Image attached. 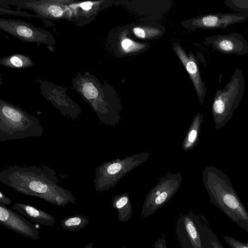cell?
<instances>
[{
	"label": "cell",
	"mask_w": 248,
	"mask_h": 248,
	"mask_svg": "<svg viewBox=\"0 0 248 248\" xmlns=\"http://www.w3.org/2000/svg\"><path fill=\"white\" fill-rule=\"evenodd\" d=\"M0 181L21 194L56 205L76 203L74 196L61 186L56 172L47 166L10 165L0 171Z\"/></svg>",
	"instance_id": "obj_1"
},
{
	"label": "cell",
	"mask_w": 248,
	"mask_h": 248,
	"mask_svg": "<svg viewBox=\"0 0 248 248\" xmlns=\"http://www.w3.org/2000/svg\"><path fill=\"white\" fill-rule=\"evenodd\" d=\"M204 176L211 202L248 232V212L228 176L216 167L207 168Z\"/></svg>",
	"instance_id": "obj_2"
},
{
	"label": "cell",
	"mask_w": 248,
	"mask_h": 248,
	"mask_svg": "<svg viewBox=\"0 0 248 248\" xmlns=\"http://www.w3.org/2000/svg\"><path fill=\"white\" fill-rule=\"evenodd\" d=\"M40 120L18 106L0 100V141L41 136Z\"/></svg>",
	"instance_id": "obj_3"
},
{
	"label": "cell",
	"mask_w": 248,
	"mask_h": 248,
	"mask_svg": "<svg viewBox=\"0 0 248 248\" xmlns=\"http://www.w3.org/2000/svg\"><path fill=\"white\" fill-rule=\"evenodd\" d=\"M245 91V79L241 69H235L231 80L222 89L217 91L212 107L215 129L224 126L237 108Z\"/></svg>",
	"instance_id": "obj_4"
},
{
	"label": "cell",
	"mask_w": 248,
	"mask_h": 248,
	"mask_svg": "<svg viewBox=\"0 0 248 248\" xmlns=\"http://www.w3.org/2000/svg\"><path fill=\"white\" fill-rule=\"evenodd\" d=\"M73 87L92 107L101 121L107 111V102L102 85L97 79L89 72H78L72 78Z\"/></svg>",
	"instance_id": "obj_5"
},
{
	"label": "cell",
	"mask_w": 248,
	"mask_h": 248,
	"mask_svg": "<svg viewBox=\"0 0 248 248\" xmlns=\"http://www.w3.org/2000/svg\"><path fill=\"white\" fill-rule=\"evenodd\" d=\"M0 29L24 42L45 44L51 46L56 44L50 32L21 20L0 19Z\"/></svg>",
	"instance_id": "obj_6"
},
{
	"label": "cell",
	"mask_w": 248,
	"mask_h": 248,
	"mask_svg": "<svg viewBox=\"0 0 248 248\" xmlns=\"http://www.w3.org/2000/svg\"><path fill=\"white\" fill-rule=\"evenodd\" d=\"M73 0H41L5 1L11 4L33 11L36 17L50 20L66 19L70 21L72 10L69 4Z\"/></svg>",
	"instance_id": "obj_7"
},
{
	"label": "cell",
	"mask_w": 248,
	"mask_h": 248,
	"mask_svg": "<svg viewBox=\"0 0 248 248\" xmlns=\"http://www.w3.org/2000/svg\"><path fill=\"white\" fill-rule=\"evenodd\" d=\"M40 89L44 97L59 110L62 116L73 120L78 118L81 113V108L67 94V88L44 81L41 82Z\"/></svg>",
	"instance_id": "obj_8"
},
{
	"label": "cell",
	"mask_w": 248,
	"mask_h": 248,
	"mask_svg": "<svg viewBox=\"0 0 248 248\" xmlns=\"http://www.w3.org/2000/svg\"><path fill=\"white\" fill-rule=\"evenodd\" d=\"M205 44L223 54L244 55L248 53L247 41L237 33L211 36L206 38Z\"/></svg>",
	"instance_id": "obj_9"
},
{
	"label": "cell",
	"mask_w": 248,
	"mask_h": 248,
	"mask_svg": "<svg viewBox=\"0 0 248 248\" xmlns=\"http://www.w3.org/2000/svg\"><path fill=\"white\" fill-rule=\"evenodd\" d=\"M0 224L34 240L40 238L39 231L31 222L1 204H0Z\"/></svg>",
	"instance_id": "obj_10"
},
{
	"label": "cell",
	"mask_w": 248,
	"mask_h": 248,
	"mask_svg": "<svg viewBox=\"0 0 248 248\" xmlns=\"http://www.w3.org/2000/svg\"><path fill=\"white\" fill-rule=\"evenodd\" d=\"M248 18V15L240 13H217L201 16L193 19L191 24L196 28L224 29L231 25L243 22Z\"/></svg>",
	"instance_id": "obj_11"
},
{
	"label": "cell",
	"mask_w": 248,
	"mask_h": 248,
	"mask_svg": "<svg viewBox=\"0 0 248 248\" xmlns=\"http://www.w3.org/2000/svg\"><path fill=\"white\" fill-rule=\"evenodd\" d=\"M176 232L183 248H204L198 230L189 215L181 216L177 221Z\"/></svg>",
	"instance_id": "obj_12"
},
{
	"label": "cell",
	"mask_w": 248,
	"mask_h": 248,
	"mask_svg": "<svg viewBox=\"0 0 248 248\" xmlns=\"http://www.w3.org/2000/svg\"><path fill=\"white\" fill-rule=\"evenodd\" d=\"M104 2L100 0L77 2L73 0L69 4L72 13L70 21L78 26L89 24L97 15Z\"/></svg>",
	"instance_id": "obj_13"
},
{
	"label": "cell",
	"mask_w": 248,
	"mask_h": 248,
	"mask_svg": "<svg viewBox=\"0 0 248 248\" xmlns=\"http://www.w3.org/2000/svg\"><path fill=\"white\" fill-rule=\"evenodd\" d=\"M174 50L188 73L199 99L202 103L206 94V88L202 79L195 57L192 54L188 57L184 50L178 46H175Z\"/></svg>",
	"instance_id": "obj_14"
},
{
	"label": "cell",
	"mask_w": 248,
	"mask_h": 248,
	"mask_svg": "<svg viewBox=\"0 0 248 248\" xmlns=\"http://www.w3.org/2000/svg\"><path fill=\"white\" fill-rule=\"evenodd\" d=\"M12 209L19 214L24 215L31 221L41 225L51 226L55 222L54 217L28 204L15 203Z\"/></svg>",
	"instance_id": "obj_15"
},
{
	"label": "cell",
	"mask_w": 248,
	"mask_h": 248,
	"mask_svg": "<svg viewBox=\"0 0 248 248\" xmlns=\"http://www.w3.org/2000/svg\"><path fill=\"white\" fill-rule=\"evenodd\" d=\"M0 64L10 67L25 68L34 65L31 58L20 54H14L0 59Z\"/></svg>",
	"instance_id": "obj_16"
},
{
	"label": "cell",
	"mask_w": 248,
	"mask_h": 248,
	"mask_svg": "<svg viewBox=\"0 0 248 248\" xmlns=\"http://www.w3.org/2000/svg\"><path fill=\"white\" fill-rule=\"evenodd\" d=\"M89 223L88 218L83 216L75 215L65 217L61 220L63 229L71 232L77 231L85 228Z\"/></svg>",
	"instance_id": "obj_17"
},
{
	"label": "cell",
	"mask_w": 248,
	"mask_h": 248,
	"mask_svg": "<svg viewBox=\"0 0 248 248\" xmlns=\"http://www.w3.org/2000/svg\"><path fill=\"white\" fill-rule=\"evenodd\" d=\"M127 33V31H124L120 35V46L123 52L126 53H134L146 47L145 44L135 42L128 38L125 36Z\"/></svg>",
	"instance_id": "obj_18"
},
{
	"label": "cell",
	"mask_w": 248,
	"mask_h": 248,
	"mask_svg": "<svg viewBox=\"0 0 248 248\" xmlns=\"http://www.w3.org/2000/svg\"><path fill=\"white\" fill-rule=\"evenodd\" d=\"M128 199L124 196L113 203V207L118 212V220L121 222L127 221L131 217L132 213L131 207L128 204Z\"/></svg>",
	"instance_id": "obj_19"
},
{
	"label": "cell",
	"mask_w": 248,
	"mask_h": 248,
	"mask_svg": "<svg viewBox=\"0 0 248 248\" xmlns=\"http://www.w3.org/2000/svg\"><path fill=\"white\" fill-rule=\"evenodd\" d=\"M132 31L136 37L141 39L153 38L161 32V30L158 28L147 26L134 27Z\"/></svg>",
	"instance_id": "obj_20"
},
{
	"label": "cell",
	"mask_w": 248,
	"mask_h": 248,
	"mask_svg": "<svg viewBox=\"0 0 248 248\" xmlns=\"http://www.w3.org/2000/svg\"><path fill=\"white\" fill-rule=\"evenodd\" d=\"M226 5L237 13L248 15V0H226Z\"/></svg>",
	"instance_id": "obj_21"
},
{
	"label": "cell",
	"mask_w": 248,
	"mask_h": 248,
	"mask_svg": "<svg viewBox=\"0 0 248 248\" xmlns=\"http://www.w3.org/2000/svg\"><path fill=\"white\" fill-rule=\"evenodd\" d=\"M223 238L231 248H248V245L231 236H224Z\"/></svg>",
	"instance_id": "obj_22"
},
{
	"label": "cell",
	"mask_w": 248,
	"mask_h": 248,
	"mask_svg": "<svg viewBox=\"0 0 248 248\" xmlns=\"http://www.w3.org/2000/svg\"><path fill=\"white\" fill-rule=\"evenodd\" d=\"M0 14H8V15H14L21 16H26L28 17H36V15H31L26 13L22 12L21 11H16L13 10H10L5 8V7H2L0 6Z\"/></svg>",
	"instance_id": "obj_23"
},
{
	"label": "cell",
	"mask_w": 248,
	"mask_h": 248,
	"mask_svg": "<svg viewBox=\"0 0 248 248\" xmlns=\"http://www.w3.org/2000/svg\"><path fill=\"white\" fill-rule=\"evenodd\" d=\"M121 169V165L118 163H114L108 165L106 168V173L113 175L118 173Z\"/></svg>",
	"instance_id": "obj_24"
},
{
	"label": "cell",
	"mask_w": 248,
	"mask_h": 248,
	"mask_svg": "<svg viewBox=\"0 0 248 248\" xmlns=\"http://www.w3.org/2000/svg\"><path fill=\"white\" fill-rule=\"evenodd\" d=\"M154 248H167L165 243L164 234L157 238L155 242Z\"/></svg>",
	"instance_id": "obj_25"
},
{
	"label": "cell",
	"mask_w": 248,
	"mask_h": 248,
	"mask_svg": "<svg viewBox=\"0 0 248 248\" xmlns=\"http://www.w3.org/2000/svg\"><path fill=\"white\" fill-rule=\"evenodd\" d=\"M13 201L8 198L4 193L0 191V204L4 205H8L12 203Z\"/></svg>",
	"instance_id": "obj_26"
},
{
	"label": "cell",
	"mask_w": 248,
	"mask_h": 248,
	"mask_svg": "<svg viewBox=\"0 0 248 248\" xmlns=\"http://www.w3.org/2000/svg\"><path fill=\"white\" fill-rule=\"evenodd\" d=\"M197 137V131L196 129H193L190 132L189 134L188 138V141L190 143H193L196 140Z\"/></svg>",
	"instance_id": "obj_27"
},
{
	"label": "cell",
	"mask_w": 248,
	"mask_h": 248,
	"mask_svg": "<svg viewBox=\"0 0 248 248\" xmlns=\"http://www.w3.org/2000/svg\"><path fill=\"white\" fill-rule=\"evenodd\" d=\"M211 245L213 246V248H223L221 245L216 242H212Z\"/></svg>",
	"instance_id": "obj_28"
},
{
	"label": "cell",
	"mask_w": 248,
	"mask_h": 248,
	"mask_svg": "<svg viewBox=\"0 0 248 248\" xmlns=\"http://www.w3.org/2000/svg\"><path fill=\"white\" fill-rule=\"evenodd\" d=\"M83 248H93V243L90 242L86 245Z\"/></svg>",
	"instance_id": "obj_29"
},
{
	"label": "cell",
	"mask_w": 248,
	"mask_h": 248,
	"mask_svg": "<svg viewBox=\"0 0 248 248\" xmlns=\"http://www.w3.org/2000/svg\"><path fill=\"white\" fill-rule=\"evenodd\" d=\"M161 192L160 191H157L156 193V196L159 195L160 194Z\"/></svg>",
	"instance_id": "obj_30"
}]
</instances>
